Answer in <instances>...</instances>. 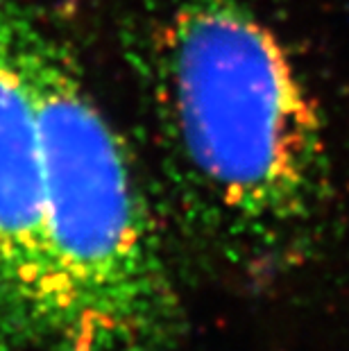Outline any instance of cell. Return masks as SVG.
<instances>
[{"label":"cell","mask_w":349,"mask_h":351,"mask_svg":"<svg viewBox=\"0 0 349 351\" xmlns=\"http://www.w3.org/2000/svg\"><path fill=\"white\" fill-rule=\"evenodd\" d=\"M123 52L177 213L239 267L315 241L331 193L320 104L245 0H141Z\"/></svg>","instance_id":"6da1fadb"},{"label":"cell","mask_w":349,"mask_h":351,"mask_svg":"<svg viewBox=\"0 0 349 351\" xmlns=\"http://www.w3.org/2000/svg\"><path fill=\"white\" fill-rule=\"evenodd\" d=\"M39 125L46 349L177 351L182 317L150 193L73 52L21 0Z\"/></svg>","instance_id":"7a4b0ae2"},{"label":"cell","mask_w":349,"mask_h":351,"mask_svg":"<svg viewBox=\"0 0 349 351\" xmlns=\"http://www.w3.org/2000/svg\"><path fill=\"white\" fill-rule=\"evenodd\" d=\"M21 0H0V338L46 349V236L34 93Z\"/></svg>","instance_id":"3957f363"},{"label":"cell","mask_w":349,"mask_h":351,"mask_svg":"<svg viewBox=\"0 0 349 351\" xmlns=\"http://www.w3.org/2000/svg\"><path fill=\"white\" fill-rule=\"evenodd\" d=\"M0 351H5V349H3V347H0Z\"/></svg>","instance_id":"277c9868"}]
</instances>
